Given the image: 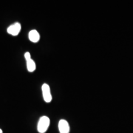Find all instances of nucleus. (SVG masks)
<instances>
[{"label": "nucleus", "mask_w": 133, "mask_h": 133, "mask_svg": "<svg viewBox=\"0 0 133 133\" xmlns=\"http://www.w3.org/2000/svg\"><path fill=\"white\" fill-rule=\"evenodd\" d=\"M24 58L26 59V61H28L30 59H31V57H30V53L29 52H27L24 53Z\"/></svg>", "instance_id": "0eeeda50"}, {"label": "nucleus", "mask_w": 133, "mask_h": 133, "mask_svg": "<svg viewBox=\"0 0 133 133\" xmlns=\"http://www.w3.org/2000/svg\"><path fill=\"white\" fill-rule=\"evenodd\" d=\"M50 126V118L47 116H42L39 118L37 129L39 133H44L47 132Z\"/></svg>", "instance_id": "f257e3e1"}, {"label": "nucleus", "mask_w": 133, "mask_h": 133, "mask_svg": "<svg viewBox=\"0 0 133 133\" xmlns=\"http://www.w3.org/2000/svg\"><path fill=\"white\" fill-rule=\"evenodd\" d=\"M0 133H2V130L1 129H0Z\"/></svg>", "instance_id": "6e6552de"}, {"label": "nucleus", "mask_w": 133, "mask_h": 133, "mask_svg": "<svg viewBox=\"0 0 133 133\" xmlns=\"http://www.w3.org/2000/svg\"><path fill=\"white\" fill-rule=\"evenodd\" d=\"M22 28L21 24L19 22H16L14 24L10 25V27H8V28L7 30L8 33L12 35V36H17L20 32Z\"/></svg>", "instance_id": "7ed1b4c3"}, {"label": "nucleus", "mask_w": 133, "mask_h": 133, "mask_svg": "<svg viewBox=\"0 0 133 133\" xmlns=\"http://www.w3.org/2000/svg\"><path fill=\"white\" fill-rule=\"evenodd\" d=\"M42 95L44 100L46 103H50L52 101V95L50 92V88L48 84H44L42 87Z\"/></svg>", "instance_id": "f03ea898"}, {"label": "nucleus", "mask_w": 133, "mask_h": 133, "mask_svg": "<svg viewBox=\"0 0 133 133\" xmlns=\"http://www.w3.org/2000/svg\"><path fill=\"white\" fill-rule=\"evenodd\" d=\"M28 38L30 42L33 43L38 42L40 39V35L36 30H32L29 32Z\"/></svg>", "instance_id": "39448f33"}, {"label": "nucleus", "mask_w": 133, "mask_h": 133, "mask_svg": "<svg viewBox=\"0 0 133 133\" xmlns=\"http://www.w3.org/2000/svg\"><path fill=\"white\" fill-rule=\"evenodd\" d=\"M27 62V69L29 72H32L35 71L36 70V63L33 61V59H30L28 61H26Z\"/></svg>", "instance_id": "423d86ee"}, {"label": "nucleus", "mask_w": 133, "mask_h": 133, "mask_svg": "<svg viewBox=\"0 0 133 133\" xmlns=\"http://www.w3.org/2000/svg\"><path fill=\"white\" fill-rule=\"evenodd\" d=\"M58 129L60 133L70 132V126L66 120H60L58 123Z\"/></svg>", "instance_id": "20e7f679"}]
</instances>
